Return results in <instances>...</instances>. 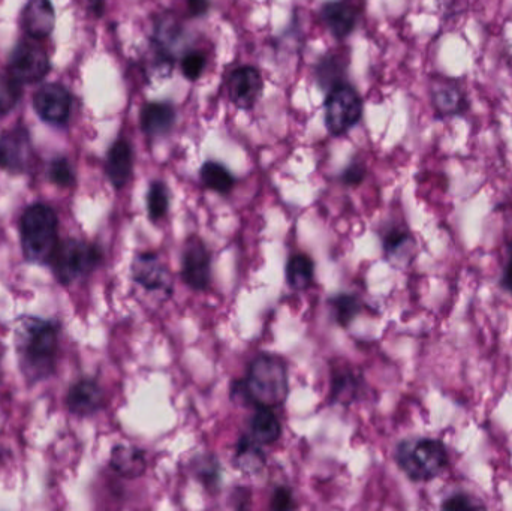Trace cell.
<instances>
[{
	"label": "cell",
	"instance_id": "1",
	"mask_svg": "<svg viewBox=\"0 0 512 511\" xmlns=\"http://www.w3.org/2000/svg\"><path fill=\"white\" fill-rule=\"evenodd\" d=\"M59 333L50 321L29 318L17 329V351L21 369L29 380L41 381L56 369Z\"/></svg>",
	"mask_w": 512,
	"mask_h": 511
},
{
	"label": "cell",
	"instance_id": "2",
	"mask_svg": "<svg viewBox=\"0 0 512 511\" xmlns=\"http://www.w3.org/2000/svg\"><path fill=\"white\" fill-rule=\"evenodd\" d=\"M288 371L280 357L262 354L249 365L245 380L233 386L234 399L242 398L256 408L280 407L288 396Z\"/></svg>",
	"mask_w": 512,
	"mask_h": 511
},
{
	"label": "cell",
	"instance_id": "3",
	"mask_svg": "<svg viewBox=\"0 0 512 511\" xmlns=\"http://www.w3.org/2000/svg\"><path fill=\"white\" fill-rule=\"evenodd\" d=\"M21 246L30 263L44 264L50 261L59 245V219L47 204H33L24 210L20 222Z\"/></svg>",
	"mask_w": 512,
	"mask_h": 511
},
{
	"label": "cell",
	"instance_id": "4",
	"mask_svg": "<svg viewBox=\"0 0 512 511\" xmlns=\"http://www.w3.org/2000/svg\"><path fill=\"white\" fill-rule=\"evenodd\" d=\"M400 470L414 482H430L448 467L447 447L433 438H411L402 441L396 449Z\"/></svg>",
	"mask_w": 512,
	"mask_h": 511
},
{
	"label": "cell",
	"instance_id": "5",
	"mask_svg": "<svg viewBox=\"0 0 512 511\" xmlns=\"http://www.w3.org/2000/svg\"><path fill=\"white\" fill-rule=\"evenodd\" d=\"M101 261L102 254L96 246L81 240L68 239L59 242L48 264L57 281L62 285H69L89 276Z\"/></svg>",
	"mask_w": 512,
	"mask_h": 511
},
{
	"label": "cell",
	"instance_id": "6",
	"mask_svg": "<svg viewBox=\"0 0 512 511\" xmlns=\"http://www.w3.org/2000/svg\"><path fill=\"white\" fill-rule=\"evenodd\" d=\"M324 107L325 126L334 137L345 135L363 116L361 96L354 87L346 83L337 84L328 90Z\"/></svg>",
	"mask_w": 512,
	"mask_h": 511
},
{
	"label": "cell",
	"instance_id": "7",
	"mask_svg": "<svg viewBox=\"0 0 512 511\" xmlns=\"http://www.w3.org/2000/svg\"><path fill=\"white\" fill-rule=\"evenodd\" d=\"M8 71L20 83L35 84L44 80L50 72V57L36 39H26L12 50Z\"/></svg>",
	"mask_w": 512,
	"mask_h": 511
},
{
	"label": "cell",
	"instance_id": "8",
	"mask_svg": "<svg viewBox=\"0 0 512 511\" xmlns=\"http://www.w3.org/2000/svg\"><path fill=\"white\" fill-rule=\"evenodd\" d=\"M35 158L29 131L17 126L0 135V168L12 174L26 173Z\"/></svg>",
	"mask_w": 512,
	"mask_h": 511
},
{
	"label": "cell",
	"instance_id": "9",
	"mask_svg": "<svg viewBox=\"0 0 512 511\" xmlns=\"http://www.w3.org/2000/svg\"><path fill=\"white\" fill-rule=\"evenodd\" d=\"M182 278L195 291L209 288L212 279V255L200 237H191L185 245L182 260Z\"/></svg>",
	"mask_w": 512,
	"mask_h": 511
},
{
	"label": "cell",
	"instance_id": "10",
	"mask_svg": "<svg viewBox=\"0 0 512 511\" xmlns=\"http://www.w3.org/2000/svg\"><path fill=\"white\" fill-rule=\"evenodd\" d=\"M33 107L45 123L65 125L71 116V93L62 84H45L33 96Z\"/></svg>",
	"mask_w": 512,
	"mask_h": 511
},
{
	"label": "cell",
	"instance_id": "11",
	"mask_svg": "<svg viewBox=\"0 0 512 511\" xmlns=\"http://www.w3.org/2000/svg\"><path fill=\"white\" fill-rule=\"evenodd\" d=\"M132 278L149 291H162L171 296L173 281L170 272L155 252H141L132 263Z\"/></svg>",
	"mask_w": 512,
	"mask_h": 511
},
{
	"label": "cell",
	"instance_id": "12",
	"mask_svg": "<svg viewBox=\"0 0 512 511\" xmlns=\"http://www.w3.org/2000/svg\"><path fill=\"white\" fill-rule=\"evenodd\" d=\"M264 89L261 72L254 66H240L228 78L231 102L242 110H251Z\"/></svg>",
	"mask_w": 512,
	"mask_h": 511
},
{
	"label": "cell",
	"instance_id": "13",
	"mask_svg": "<svg viewBox=\"0 0 512 511\" xmlns=\"http://www.w3.org/2000/svg\"><path fill=\"white\" fill-rule=\"evenodd\" d=\"M321 17L334 38L345 39L357 26L360 8L354 0H333L322 6Z\"/></svg>",
	"mask_w": 512,
	"mask_h": 511
},
{
	"label": "cell",
	"instance_id": "14",
	"mask_svg": "<svg viewBox=\"0 0 512 511\" xmlns=\"http://www.w3.org/2000/svg\"><path fill=\"white\" fill-rule=\"evenodd\" d=\"M23 30L29 38L42 41L56 26V11L50 0H29L21 14Z\"/></svg>",
	"mask_w": 512,
	"mask_h": 511
},
{
	"label": "cell",
	"instance_id": "15",
	"mask_svg": "<svg viewBox=\"0 0 512 511\" xmlns=\"http://www.w3.org/2000/svg\"><path fill=\"white\" fill-rule=\"evenodd\" d=\"M108 179L116 189L125 188L134 171V150L125 138H119L111 144L105 164Z\"/></svg>",
	"mask_w": 512,
	"mask_h": 511
},
{
	"label": "cell",
	"instance_id": "16",
	"mask_svg": "<svg viewBox=\"0 0 512 511\" xmlns=\"http://www.w3.org/2000/svg\"><path fill=\"white\" fill-rule=\"evenodd\" d=\"M176 123V108L170 102H149L141 108V131L149 138L170 134Z\"/></svg>",
	"mask_w": 512,
	"mask_h": 511
},
{
	"label": "cell",
	"instance_id": "17",
	"mask_svg": "<svg viewBox=\"0 0 512 511\" xmlns=\"http://www.w3.org/2000/svg\"><path fill=\"white\" fill-rule=\"evenodd\" d=\"M68 408L77 416H92L104 405V392L93 380H81L68 393Z\"/></svg>",
	"mask_w": 512,
	"mask_h": 511
},
{
	"label": "cell",
	"instance_id": "18",
	"mask_svg": "<svg viewBox=\"0 0 512 511\" xmlns=\"http://www.w3.org/2000/svg\"><path fill=\"white\" fill-rule=\"evenodd\" d=\"M110 467L125 479H137L146 473V453L137 447L120 444L111 452Z\"/></svg>",
	"mask_w": 512,
	"mask_h": 511
},
{
	"label": "cell",
	"instance_id": "19",
	"mask_svg": "<svg viewBox=\"0 0 512 511\" xmlns=\"http://www.w3.org/2000/svg\"><path fill=\"white\" fill-rule=\"evenodd\" d=\"M346 69H348V56L342 51H331L325 54L315 69V78L322 90H331L337 84L345 83Z\"/></svg>",
	"mask_w": 512,
	"mask_h": 511
},
{
	"label": "cell",
	"instance_id": "20",
	"mask_svg": "<svg viewBox=\"0 0 512 511\" xmlns=\"http://www.w3.org/2000/svg\"><path fill=\"white\" fill-rule=\"evenodd\" d=\"M234 465L242 473H259L265 465V455L262 452L261 444L254 438L243 437L237 444L236 453H234Z\"/></svg>",
	"mask_w": 512,
	"mask_h": 511
},
{
	"label": "cell",
	"instance_id": "21",
	"mask_svg": "<svg viewBox=\"0 0 512 511\" xmlns=\"http://www.w3.org/2000/svg\"><path fill=\"white\" fill-rule=\"evenodd\" d=\"M251 431L259 444H274L282 435V426L271 408H256Z\"/></svg>",
	"mask_w": 512,
	"mask_h": 511
},
{
	"label": "cell",
	"instance_id": "22",
	"mask_svg": "<svg viewBox=\"0 0 512 511\" xmlns=\"http://www.w3.org/2000/svg\"><path fill=\"white\" fill-rule=\"evenodd\" d=\"M315 264L307 254L292 255L286 264V282L294 290H306L312 285Z\"/></svg>",
	"mask_w": 512,
	"mask_h": 511
},
{
	"label": "cell",
	"instance_id": "23",
	"mask_svg": "<svg viewBox=\"0 0 512 511\" xmlns=\"http://www.w3.org/2000/svg\"><path fill=\"white\" fill-rule=\"evenodd\" d=\"M200 177L201 182L204 183L207 189L218 192L221 195L230 194L233 191L234 185H236V179L228 171V168L215 161H207L201 167Z\"/></svg>",
	"mask_w": 512,
	"mask_h": 511
},
{
	"label": "cell",
	"instance_id": "24",
	"mask_svg": "<svg viewBox=\"0 0 512 511\" xmlns=\"http://www.w3.org/2000/svg\"><path fill=\"white\" fill-rule=\"evenodd\" d=\"M360 392V380L355 377L354 372L343 369L333 374L331 380V402L349 405Z\"/></svg>",
	"mask_w": 512,
	"mask_h": 511
},
{
	"label": "cell",
	"instance_id": "25",
	"mask_svg": "<svg viewBox=\"0 0 512 511\" xmlns=\"http://www.w3.org/2000/svg\"><path fill=\"white\" fill-rule=\"evenodd\" d=\"M412 246H414V239L405 228H390L384 236V251L391 260L406 258V255L412 251Z\"/></svg>",
	"mask_w": 512,
	"mask_h": 511
},
{
	"label": "cell",
	"instance_id": "26",
	"mask_svg": "<svg viewBox=\"0 0 512 511\" xmlns=\"http://www.w3.org/2000/svg\"><path fill=\"white\" fill-rule=\"evenodd\" d=\"M170 209V192L162 180H155L150 183L147 192V212L153 222L161 221Z\"/></svg>",
	"mask_w": 512,
	"mask_h": 511
},
{
	"label": "cell",
	"instance_id": "27",
	"mask_svg": "<svg viewBox=\"0 0 512 511\" xmlns=\"http://www.w3.org/2000/svg\"><path fill=\"white\" fill-rule=\"evenodd\" d=\"M330 305L337 324L342 327H348L360 314L361 306H363L355 294L346 293L337 294L330 300Z\"/></svg>",
	"mask_w": 512,
	"mask_h": 511
},
{
	"label": "cell",
	"instance_id": "28",
	"mask_svg": "<svg viewBox=\"0 0 512 511\" xmlns=\"http://www.w3.org/2000/svg\"><path fill=\"white\" fill-rule=\"evenodd\" d=\"M23 95V83L9 71L0 72V116L14 110Z\"/></svg>",
	"mask_w": 512,
	"mask_h": 511
},
{
	"label": "cell",
	"instance_id": "29",
	"mask_svg": "<svg viewBox=\"0 0 512 511\" xmlns=\"http://www.w3.org/2000/svg\"><path fill=\"white\" fill-rule=\"evenodd\" d=\"M433 104L442 114H456L465 107V99L456 87H441L433 93Z\"/></svg>",
	"mask_w": 512,
	"mask_h": 511
},
{
	"label": "cell",
	"instance_id": "30",
	"mask_svg": "<svg viewBox=\"0 0 512 511\" xmlns=\"http://www.w3.org/2000/svg\"><path fill=\"white\" fill-rule=\"evenodd\" d=\"M50 179L60 188H71L74 185L75 174L68 159L57 158L51 162Z\"/></svg>",
	"mask_w": 512,
	"mask_h": 511
},
{
	"label": "cell",
	"instance_id": "31",
	"mask_svg": "<svg viewBox=\"0 0 512 511\" xmlns=\"http://www.w3.org/2000/svg\"><path fill=\"white\" fill-rule=\"evenodd\" d=\"M207 59L203 53L192 51L186 54L182 60L183 77L188 78L189 81L198 80L206 69Z\"/></svg>",
	"mask_w": 512,
	"mask_h": 511
},
{
	"label": "cell",
	"instance_id": "32",
	"mask_svg": "<svg viewBox=\"0 0 512 511\" xmlns=\"http://www.w3.org/2000/svg\"><path fill=\"white\" fill-rule=\"evenodd\" d=\"M442 509L444 510H484L486 509V504L481 503L477 498L472 497L469 494H460L451 495L448 500H445V503L442 504Z\"/></svg>",
	"mask_w": 512,
	"mask_h": 511
},
{
	"label": "cell",
	"instance_id": "33",
	"mask_svg": "<svg viewBox=\"0 0 512 511\" xmlns=\"http://www.w3.org/2000/svg\"><path fill=\"white\" fill-rule=\"evenodd\" d=\"M197 467L198 477L203 480L204 485L209 486V488L218 485L219 464L215 458H212V456H204L203 459L198 461Z\"/></svg>",
	"mask_w": 512,
	"mask_h": 511
},
{
	"label": "cell",
	"instance_id": "34",
	"mask_svg": "<svg viewBox=\"0 0 512 511\" xmlns=\"http://www.w3.org/2000/svg\"><path fill=\"white\" fill-rule=\"evenodd\" d=\"M294 495L288 488H277L271 497L270 509L285 511L295 509Z\"/></svg>",
	"mask_w": 512,
	"mask_h": 511
},
{
	"label": "cell",
	"instance_id": "35",
	"mask_svg": "<svg viewBox=\"0 0 512 511\" xmlns=\"http://www.w3.org/2000/svg\"><path fill=\"white\" fill-rule=\"evenodd\" d=\"M366 179V167L361 162H352L342 174V182L346 186H358Z\"/></svg>",
	"mask_w": 512,
	"mask_h": 511
},
{
	"label": "cell",
	"instance_id": "36",
	"mask_svg": "<svg viewBox=\"0 0 512 511\" xmlns=\"http://www.w3.org/2000/svg\"><path fill=\"white\" fill-rule=\"evenodd\" d=\"M192 17H203L210 8L209 0H186Z\"/></svg>",
	"mask_w": 512,
	"mask_h": 511
},
{
	"label": "cell",
	"instance_id": "37",
	"mask_svg": "<svg viewBox=\"0 0 512 511\" xmlns=\"http://www.w3.org/2000/svg\"><path fill=\"white\" fill-rule=\"evenodd\" d=\"M87 5H89L90 12L95 17H102L105 12V6H107V0H87Z\"/></svg>",
	"mask_w": 512,
	"mask_h": 511
},
{
	"label": "cell",
	"instance_id": "38",
	"mask_svg": "<svg viewBox=\"0 0 512 511\" xmlns=\"http://www.w3.org/2000/svg\"><path fill=\"white\" fill-rule=\"evenodd\" d=\"M502 285L512 293V261L508 264L507 269L504 272V278H502Z\"/></svg>",
	"mask_w": 512,
	"mask_h": 511
},
{
	"label": "cell",
	"instance_id": "39",
	"mask_svg": "<svg viewBox=\"0 0 512 511\" xmlns=\"http://www.w3.org/2000/svg\"><path fill=\"white\" fill-rule=\"evenodd\" d=\"M508 254H510V261H512V240L510 246H508Z\"/></svg>",
	"mask_w": 512,
	"mask_h": 511
}]
</instances>
